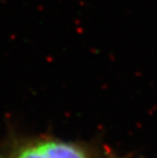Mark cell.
Here are the masks:
<instances>
[{"mask_svg": "<svg viewBox=\"0 0 157 158\" xmlns=\"http://www.w3.org/2000/svg\"><path fill=\"white\" fill-rule=\"evenodd\" d=\"M18 158H86L74 146L63 143L49 142L39 144L25 150Z\"/></svg>", "mask_w": 157, "mask_h": 158, "instance_id": "6da1fadb", "label": "cell"}]
</instances>
